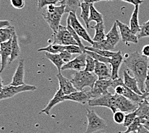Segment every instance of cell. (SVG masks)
I'll list each match as a JSON object with an SVG mask.
<instances>
[{"mask_svg":"<svg viewBox=\"0 0 149 133\" xmlns=\"http://www.w3.org/2000/svg\"><path fill=\"white\" fill-rule=\"evenodd\" d=\"M149 58L136 51L126 54L123 63L127 69L132 72L137 80L139 88L143 94L145 92V83L149 70Z\"/></svg>","mask_w":149,"mask_h":133,"instance_id":"cell-1","label":"cell"},{"mask_svg":"<svg viewBox=\"0 0 149 133\" xmlns=\"http://www.w3.org/2000/svg\"><path fill=\"white\" fill-rule=\"evenodd\" d=\"M65 10L66 7L63 5L60 6L49 5L42 13L43 18L54 33L57 32L58 27L61 25L62 17L66 13Z\"/></svg>","mask_w":149,"mask_h":133,"instance_id":"cell-2","label":"cell"},{"mask_svg":"<svg viewBox=\"0 0 149 133\" xmlns=\"http://www.w3.org/2000/svg\"><path fill=\"white\" fill-rule=\"evenodd\" d=\"M98 79L97 76L94 72L82 70L74 74L71 81L77 90L81 91L87 86L92 88Z\"/></svg>","mask_w":149,"mask_h":133,"instance_id":"cell-3","label":"cell"},{"mask_svg":"<svg viewBox=\"0 0 149 133\" xmlns=\"http://www.w3.org/2000/svg\"><path fill=\"white\" fill-rule=\"evenodd\" d=\"M111 87L114 88L116 94L122 95V96L129 99V100L132 101L136 104H139L144 101L143 95L136 94L131 90L127 88L123 83V81L121 78L114 80L112 79Z\"/></svg>","mask_w":149,"mask_h":133,"instance_id":"cell-4","label":"cell"},{"mask_svg":"<svg viewBox=\"0 0 149 133\" xmlns=\"http://www.w3.org/2000/svg\"><path fill=\"white\" fill-rule=\"evenodd\" d=\"M89 106H102L105 107L112 111V112L114 113L118 111L117 104H116V95L111 94L109 92L108 94H105L102 96L93 98L90 99L88 102Z\"/></svg>","mask_w":149,"mask_h":133,"instance_id":"cell-5","label":"cell"},{"mask_svg":"<svg viewBox=\"0 0 149 133\" xmlns=\"http://www.w3.org/2000/svg\"><path fill=\"white\" fill-rule=\"evenodd\" d=\"M86 116L88 123L84 133H95L107 128L105 120L99 116L93 110H87Z\"/></svg>","mask_w":149,"mask_h":133,"instance_id":"cell-6","label":"cell"},{"mask_svg":"<svg viewBox=\"0 0 149 133\" xmlns=\"http://www.w3.org/2000/svg\"><path fill=\"white\" fill-rule=\"evenodd\" d=\"M53 44H59L62 45H77L78 44L66 26L60 25L57 32L54 34V41Z\"/></svg>","mask_w":149,"mask_h":133,"instance_id":"cell-7","label":"cell"},{"mask_svg":"<svg viewBox=\"0 0 149 133\" xmlns=\"http://www.w3.org/2000/svg\"><path fill=\"white\" fill-rule=\"evenodd\" d=\"M66 22L70 23L71 26L74 30V32L77 33V35L80 37H81L84 41L88 42L91 45L93 44L94 42L93 41V39L91 38V37H90L88 32L85 29V28L82 25V24L80 23V21L77 19L76 13L72 12H70L69 14H68Z\"/></svg>","mask_w":149,"mask_h":133,"instance_id":"cell-8","label":"cell"},{"mask_svg":"<svg viewBox=\"0 0 149 133\" xmlns=\"http://www.w3.org/2000/svg\"><path fill=\"white\" fill-rule=\"evenodd\" d=\"M37 88L35 86L26 84L20 86H13L11 85L5 86L2 92L0 93V100L12 98L14 95L19 94V93L29 91H34Z\"/></svg>","mask_w":149,"mask_h":133,"instance_id":"cell-9","label":"cell"},{"mask_svg":"<svg viewBox=\"0 0 149 133\" xmlns=\"http://www.w3.org/2000/svg\"><path fill=\"white\" fill-rule=\"evenodd\" d=\"M112 79H98L94 86L88 92L91 99L97 98L109 93L108 88L111 87Z\"/></svg>","mask_w":149,"mask_h":133,"instance_id":"cell-10","label":"cell"},{"mask_svg":"<svg viewBox=\"0 0 149 133\" xmlns=\"http://www.w3.org/2000/svg\"><path fill=\"white\" fill-rule=\"evenodd\" d=\"M115 22L120 29V35L123 42L126 43V44H128V43L137 44L138 42V37L132 32L130 27L127 24L122 23L119 20H116Z\"/></svg>","mask_w":149,"mask_h":133,"instance_id":"cell-11","label":"cell"},{"mask_svg":"<svg viewBox=\"0 0 149 133\" xmlns=\"http://www.w3.org/2000/svg\"><path fill=\"white\" fill-rule=\"evenodd\" d=\"M86 52H82L78 57L71 60L68 63H65L62 67V70L71 69L76 71L84 70L86 64Z\"/></svg>","mask_w":149,"mask_h":133,"instance_id":"cell-12","label":"cell"},{"mask_svg":"<svg viewBox=\"0 0 149 133\" xmlns=\"http://www.w3.org/2000/svg\"><path fill=\"white\" fill-rule=\"evenodd\" d=\"M116 95V104L118 111L123 113H131L138 109L139 104L129 100L125 97L120 95Z\"/></svg>","mask_w":149,"mask_h":133,"instance_id":"cell-13","label":"cell"},{"mask_svg":"<svg viewBox=\"0 0 149 133\" xmlns=\"http://www.w3.org/2000/svg\"><path fill=\"white\" fill-rule=\"evenodd\" d=\"M123 60V56L120 51L116 52V53L111 58V79L114 80L119 78V70Z\"/></svg>","mask_w":149,"mask_h":133,"instance_id":"cell-14","label":"cell"},{"mask_svg":"<svg viewBox=\"0 0 149 133\" xmlns=\"http://www.w3.org/2000/svg\"><path fill=\"white\" fill-rule=\"evenodd\" d=\"M12 38L8 41L0 44V55L1 57V65L0 73L5 69L8 59H10L12 53Z\"/></svg>","mask_w":149,"mask_h":133,"instance_id":"cell-15","label":"cell"},{"mask_svg":"<svg viewBox=\"0 0 149 133\" xmlns=\"http://www.w3.org/2000/svg\"><path fill=\"white\" fill-rule=\"evenodd\" d=\"M94 73L98 79H111V69L107 63L96 61Z\"/></svg>","mask_w":149,"mask_h":133,"instance_id":"cell-16","label":"cell"},{"mask_svg":"<svg viewBox=\"0 0 149 133\" xmlns=\"http://www.w3.org/2000/svg\"><path fill=\"white\" fill-rule=\"evenodd\" d=\"M64 99L65 101H71L84 104L88 103L89 101L91 99V97L89 96L88 92L85 90H77L69 95H65Z\"/></svg>","mask_w":149,"mask_h":133,"instance_id":"cell-17","label":"cell"},{"mask_svg":"<svg viewBox=\"0 0 149 133\" xmlns=\"http://www.w3.org/2000/svg\"><path fill=\"white\" fill-rule=\"evenodd\" d=\"M65 95H66L64 94L63 91L60 88L58 89V91L56 92V94H55L54 97L49 101L48 104H47V106L45 108V109L41 110V113H44L46 114V115H49V113H50V111L52 110L53 108H54L55 106H56L57 104H59L61 103H63V102L65 101L64 99Z\"/></svg>","mask_w":149,"mask_h":133,"instance_id":"cell-18","label":"cell"},{"mask_svg":"<svg viewBox=\"0 0 149 133\" xmlns=\"http://www.w3.org/2000/svg\"><path fill=\"white\" fill-rule=\"evenodd\" d=\"M123 83L125 84V85L127 86V87L129 88L130 90H131L132 91L135 92L136 94L143 95V93L141 92L140 89L139 88L137 80L134 77L133 78V77L130 76L127 70H125L123 71Z\"/></svg>","mask_w":149,"mask_h":133,"instance_id":"cell-19","label":"cell"},{"mask_svg":"<svg viewBox=\"0 0 149 133\" xmlns=\"http://www.w3.org/2000/svg\"><path fill=\"white\" fill-rule=\"evenodd\" d=\"M57 78L58 79V83H59L60 89H61L63 91L64 94L66 95L77 91L75 88L74 87L73 85L71 83V81H70L68 78H65L61 73L57 74Z\"/></svg>","mask_w":149,"mask_h":133,"instance_id":"cell-20","label":"cell"},{"mask_svg":"<svg viewBox=\"0 0 149 133\" xmlns=\"http://www.w3.org/2000/svg\"><path fill=\"white\" fill-rule=\"evenodd\" d=\"M24 60H21L19 63L16 70L14 73V75L12 78V81L10 85L13 86H20L24 85Z\"/></svg>","mask_w":149,"mask_h":133,"instance_id":"cell-21","label":"cell"},{"mask_svg":"<svg viewBox=\"0 0 149 133\" xmlns=\"http://www.w3.org/2000/svg\"><path fill=\"white\" fill-rule=\"evenodd\" d=\"M120 37L121 35H120L118 30L117 24L115 22L113 24V25L112 26L109 32L106 34V39H106L112 45L115 47L118 43L120 42Z\"/></svg>","mask_w":149,"mask_h":133,"instance_id":"cell-22","label":"cell"},{"mask_svg":"<svg viewBox=\"0 0 149 133\" xmlns=\"http://www.w3.org/2000/svg\"><path fill=\"white\" fill-rule=\"evenodd\" d=\"M139 6L136 5L134 6V9L133 10V12L131 15L130 19V23H129V27L132 32L134 33L135 35L138 34L139 31H140V25L139 24V19H138V15H139Z\"/></svg>","mask_w":149,"mask_h":133,"instance_id":"cell-23","label":"cell"},{"mask_svg":"<svg viewBox=\"0 0 149 133\" xmlns=\"http://www.w3.org/2000/svg\"><path fill=\"white\" fill-rule=\"evenodd\" d=\"M138 117L149 121V103L144 100L143 103L139 104L138 109L136 110Z\"/></svg>","mask_w":149,"mask_h":133,"instance_id":"cell-24","label":"cell"},{"mask_svg":"<svg viewBox=\"0 0 149 133\" xmlns=\"http://www.w3.org/2000/svg\"><path fill=\"white\" fill-rule=\"evenodd\" d=\"M15 32V28L12 26L4 27L0 29V44L10 40Z\"/></svg>","mask_w":149,"mask_h":133,"instance_id":"cell-25","label":"cell"},{"mask_svg":"<svg viewBox=\"0 0 149 133\" xmlns=\"http://www.w3.org/2000/svg\"><path fill=\"white\" fill-rule=\"evenodd\" d=\"M20 54V48L19 45L18 40H17V34L14 32L13 37H12V53L10 55V58L9 59V63L16 60L19 57Z\"/></svg>","mask_w":149,"mask_h":133,"instance_id":"cell-26","label":"cell"},{"mask_svg":"<svg viewBox=\"0 0 149 133\" xmlns=\"http://www.w3.org/2000/svg\"><path fill=\"white\" fill-rule=\"evenodd\" d=\"M81 3V0H62L59 3L66 7V13L71 12L76 13L77 9L80 7Z\"/></svg>","mask_w":149,"mask_h":133,"instance_id":"cell-27","label":"cell"},{"mask_svg":"<svg viewBox=\"0 0 149 133\" xmlns=\"http://www.w3.org/2000/svg\"><path fill=\"white\" fill-rule=\"evenodd\" d=\"M95 30V36L93 39V42H99L106 39V35L105 34V26L104 23H97L95 26H92Z\"/></svg>","mask_w":149,"mask_h":133,"instance_id":"cell-28","label":"cell"},{"mask_svg":"<svg viewBox=\"0 0 149 133\" xmlns=\"http://www.w3.org/2000/svg\"><path fill=\"white\" fill-rule=\"evenodd\" d=\"M90 6H91V3L86 2H82L80 4V8H81L80 17L83 19L87 28H89V19L90 15Z\"/></svg>","mask_w":149,"mask_h":133,"instance_id":"cell-29","label":"cell"},{"mask_svg":"<svg viewBox=\"0 0 149 133\" xmlns=\"http://www.w3.org/2000/svg\"><path fill=\"white\" fill-rule=\"evenodd\" d=\"M46 57L57 67L58 73H61L62 70V67H63L65 63L62 60L60 54H52L46 52Z\"/></svg>","mask_w":149,"mask_h":133,"instance_id":"cell-30","label":"cell"},{"mask_svg":"<svg viewBox=\"0 0 149 133\" xmlns=\"http://www.w3.org/2000/svg\"><path fill=\"white\" fill-rule=\"evenodd\" d=\"M65 50V46L59 44H49L47 47L38 49V51H45L52 54H59L61 52Z\"/></svg>","mask_w":149,"mask_h":133,"instance_id":"cell-31","label":"cell"},{"mask_svg":"<svg viewBox=\"0 0 149 133\" xmlns=\"http://www.w3.org/2000/svg\"><path fill=\"white\" fill-rule=\"evenodd\" d=\"M89 23L91 21H95L97 23H104L103 15L100 13L94 7L93 4L90 6V15L89 19Z\"/></svg>","mask_w":149,"mask_h":133,"instance_id":"cell-32","label":"cell"},{"mask_svg":"<svg viewBox=\"0 0 149 133\" xmlns=\"http://www.w3.org/2000/svg\"><path fill=\"white\" fill-rule=\"evenodd\" d=\"M92 47L95 49H100V50H107L111 51L114 49V46L112 45L106 39L99 42H94L92 45Z\"/></svg>","mask_w":149,"mask_h":133,"instance_id":"cell-33","label":"cell"},{"mask_svg":"<svg viewBox=\"0 0 149 133\" xmlns=\"http://www.w3.org/2000/svg\"><path fill=\"white\" fill-rule=\"evenodd\" d=\"M85 49L86 50H88L90 51H93L96 52V53L102 56V57L109 58H111L114 54L116 53V52L107 51V50H100V49H95L94 48H93L92 46H91V47H90V46H85Z\"/></svg>","mask_w":149,"mask_h":133,"instance_id":"cell-34","label":"cell"},{"mask_svg":"<svg viewBox=\"0 0 149 133\" xmlns=\"http://www.w3.org/2000/svg\"><path fill=\"white\" fill-rule=\"evenodd\" d=\"M86 54L90 56V57H92L93 59L95 60L96 61H100V62L102 63H105L107 64H110V61H111V58H106L104 57H102V56L98 54L96 52H93V51H90L88 50H86Z\"/></svg>","mask_w":149,"mask_h":133,"instance_id":"cell-35","label":"cell"},{"mask_svg":"<svg viewBox=\"0 0 149 133\" xmlns=\"http://www.w3.org/2000/svg\"><path fill=\"white\" fill-rule=\"evenodd\" d=\"M143 122V119H142L139 117H136L134 121L133 122L131 125H130L127 130L125 131L126 132H138V129L141 125H142Z\"/></svg>","mask_w":149,"mask_h":133,"instance_id":"cell-36","label":"cell"},{"mask_svg":"<svg viewBox=\"0 0 149 133\" xmlns=\"http://www.w3.org/2000/svg\"><path fill=\"white\" fill-rule=\"evenodd\" d=\"M138 39L143 37H149V20L140 26V31L137 34Z\"/></svg>","mask_w":149,"mask_h":133,"instance_id":"cell-37","label":"cell"},{"mask_svg":"<svg viewBox=\"0 0 149 133\" xmlns=\"http://www.w3.org/2000/svg\"><path fill=\"white\" fill-rule=\"evenodd\" d=\"M136 117H137V115H136V111L131 113H127L125 116V120H124V122L123 123V127H128L130 125H131L133 122L134 121Z\"/></svg>","mask_w":149,"mask_h":133,"instance_id":"cell-38","label":"cell"},{"mask_svg":"<svg viewBox=\"0 0 149 133\" xmlns=\"http://www.w3.org/2000/svg\"><path fill=\"white\" fill-rule=\"evenodd\" d=\"M95 63L96 60L93 59L92 57L90 56L87 54L86 57V68L85 71L90 72H94L95 68Z\"/></svg>","mask_w":149,"mask_h":133,"instance_id":"cell-39","label":"cell"},{"mask_svg":"<svg viewBox=\"0 0 149 133\" xmlns=\"http://www.w3.org/2000/svg\"><path fill=\"white\" fill-rule=\"evenodd\" d=\"M62 0H38L37 7L39 9H41L49 5H55L57 3H60Z\"/></svg>","mask_w":149,"mask_h":133,"instance_id":"cell-40","label":"cell"},{"mask_svg":"<svg viewBox=\"0 0 149 133\" xmlns=\"http://www.w3.org/2000/svg\"><path fill=\"white\" fill-rule=\"evenodd\" d=\"M125 115L123 112L120 111H117L116 112L114 113L113 115V120L118 124H122L123 123L125 120Z\"/></svg>","mask_w":149,"mask_h":133,"instance_id":"cell-41","label":"cell"},{"mask_svg":"<svg viewBox=\"0 0 149 133\" xmlns=\"http://www.w3.org/2000/svg\"><path fill=\"white\" fill-rule=\"evenodd\" d=\"M65 50L70 52L71 54H82V51L79 45H69L65 46Z\"/></svg>","mask_w":149,"mask_h":133,"instance_id":"cell-42","label":"cell"},{"mask_svg":"<svg viewBox=\"0 0 149 133\" xmlns=\"http://www.w3.org/2000/svg\"><path fill=\"white\" fill-rule=\"evenodd\" d=\"M143 97L144 100L148 101L149 103V70L145 83V92L143 94Z\"/></svg>","mask_w":149,"mask_h":133,"instance_id":"cell-43","label":"cell"},{"mask_svg":"<svg viewBox=\"0 0 149 133\" xmlns=\"http://www.w3.org/2000/svg\"><path fill=\"white\" fill-rule=\"evenodd\" d=\"M12 6L16 9H22L25 6V0H10Z\"/></svg>","mask_w":149,"mask_h":133,"instance_id":"cell-44","label":"cell"},{"mask_svg":"<svg viewBox=\"0 0 149 133\" xmlns=\"http://www.w3.org/2000/svg\"><path fill=\"white\" fill-rule=\"evenodd\" d=\"M60 54L61 57L62 58V60H63L64 62L65 63H68L69 61H70L71 60V57H72V54H71L70 52H68L67 51L64 50L63 52H61Z\"/></svg>","mask_w":149,"mask_h":133,"instance_id":"cell-45","label":"cell"},{"mask_svg":"<svg viewBox=\"0 0 149 133\" xmlns=\"http://www.w3.org/2000/svg\"><path fill=\"white\" fill-rule=\"evenodd\" d=\"M121 1L129 3L132 4V5H134V6L140 5L141 4L143 3V2L142 1V0H121Z\"/></svg>","mask_w":149,"mask_h":133,"instance_id":"cell-46","label":"cell"},{"mask_svg":"<svg viewBox=\"0 0 149 133\" xmlns=\"http://www.w3.org/2000/svg\"><path fill=\"white\" fill-rule=\"evenodd\" d=\"M141 54L145 57L149 58V44L143 46V48H142Z\"/></svg>","mask_w":149,"mask_h":133,"instance_id":"cell-47","label":"cell"},{"mask_svg":"<svg viewBox=\"0 0 149 133\" xmlns=\"http://www.w3.org/2000/svg\"><path fill=\"white\" fill-rule=\"evenodd\" d=\"M10 26V23L7 20H0V29Z\"/></svg>","mask_w":149,"mask_h":133,"instance_id":"cell-48","label":"cell"},{"mask_svg":"<svg viewBox=\"0 0 149 133\" xmlns=\"http://www.w3.org/2000/svg\"><path fill=\"white\" fill-rule=\"evenodd\" d=\"M138 133H149V131L146 129L143 125H141L138 131Z\"/></svg>","mask_w":149,"mask_h":133,"instance_id":"cell-49","label":"cell"},{"mask_svg":"<svg viewBox=\"0 0 149 133\" xmlns=\"http://www.w3.org/2000/svg\"><path fill=\"white\" fill-rule=\"evenodd\" d=\"M142 125H143L146 129L149 131V121H148V120H144L143 122V123H142Z\"/></svg>","mask_w":149,"mask_h":133,"instance_id":"cell-50","label":"cell"},{"mask_svg":"<svg viewBox=\"0 0 149 133\" xmlns=\"http://www.w3.org/2000/svg\"><path fill=\"white\" fill-rule=\"evenodd\" d=\"M84 2L86 3H91V4H93L95 2H98L100 1L101 0H83Z\"/></svg>","mask_w":149,"mask_h":133,"instance_id":"cell-51","label":"cell"},{"mask_svg":"<svg viewBox=\"0 0 149 133\" xmlns=\"http://www.w3.org/2000/svg\"><path fill=\"white\" fill-rule=\"evenodd\" d=\"M4 86L3 85V81L1 79V73H0V93H1L3 89Z\"/></svg>","mask_w":149,"mask_h":133,"instance_id":"cell-52","label":"cell"},{"mask_svg":"<svg viewBox=\"0 0 149 133\" xmlns=\"http://www.w3.org/2000/svg\"><path fill=\"white\" fill-rule=\"evenodd\" d=\"M118 133H138V132H118Z\"/></svg>","mask_w":149,"mask_h":133,"instance_id":"cell-53","label":"cell"},{"mask_svg":"<svg viewBox=\"0 0 149 133\" xmlns=\"http://www.w3.org/2000/svg\"><path fill=\"white\" fill-rule=\"evenodd\" d=\"M0 65H1V55H0Z\"/></svg>","mask_w":149,"mask_h":133,"instance_id":"cell-54","label":"cell"},{"mask_svg":"<svg viewBox=\"0 0 149 133\" xmlns=\"http://www.w3.org/2000/svg\"><path fill=\"white\" fill-rule=\"evenodd\" d=\"M101 1H114V0H101Z\"/></svg>","mask_w":149,"mask_h":133,"instance_id":"cell-55","label":"cell"},{"mask_svg":"<svg viewBox=\"0 0 149 133\" xmlns=\"http://www.w3.org/2000/svg\"><path fill=\"white\" fill-rule=\"evenodd\" d=\"M148 65H149V62H148Z\"/></svg>","mask_w":149,"mask_h":133,"instance_id":"cell-56","label":"cell"}]
</instances>
